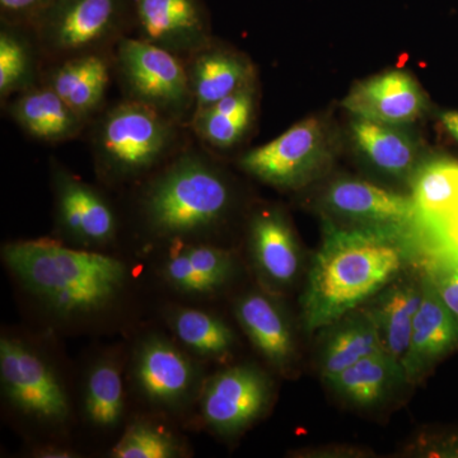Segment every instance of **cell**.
<instances>
[{"instance_id":"3957f363","label":"cell","mask_w":458,"mask_h":458,"mask_svg":"<svg viewBox=\"0 0 458 458\" xmlns=\"http://www.w3.org/2000/svg\"><path fill=\"white\" fill-rule=\"evenodd\" d=\"M233 190L198 153L174 159L150 181L140 200L144 225L158 240L183 243L209 236L233 208Z\"/></svg>"},{"instance_id":"8992f818","label":"cell","mask_w":458,"mask_h":458,"mask_svg":"<svg viewBox=\"0 0 458 458\" xmlns=\"http://www.w3.org/2000/svg\"><path fill=\"white\" fill-rule=\"evenodd\" d=\"M134 20V0H54L33 21L45 50L68 57L93 53Z\"/></svg>"},{"instance_id":"f1b7e54d","label":"cell","mask_w":458,"mask_h":458,"mask_svg":"<svg viewBox=\"0 0 458 458\" xmlns=\"http://www.w3.org/2000/svg\"><path fill=\"white\" fill-rule=\"evenodd\" d=\"M125 394L116 361L101 360L90 367L84 385L83 412L98 429H114L123 417Z\"/></svg>"},{"instance_id":"277c9868","label":"cell","mask_w":458,"mask_h":458,"mask_svg":"<svg viewBox=\"0 0 458 458\" xmlns=\"http://www.w3.org/2000/svg\"><path fill=\"white\" fill-rule=\"evenodd\" d=\"M176 140L174 120L129 99L102 117L93 147L102 174L108 180L126 182L164 162Z\"/></svg>"},{"instance_id":"d4e9b609","label":"cell","mask_w":458,"mask_h":458,"mask_svg":"<svg viewBox=\"0 0 458 458\" xmlns=\"http://www.w3.org/2000/svg\"><path fill=\"white\" fill-rule=\"evenodd\" d=\"M409 182L421 236L458 212V162L448 158L421 161Z\"/></svg>"},{"instance_id":"9c48e42d","label":"cell","mask_w":458,"mask_h":458,"mask_svg":"<svg viewBox=\"0 0 458 458\" xmlns=\"http://www.w3.org/2000/svg\"><path fill=\"white\" fill-rule=\"evenodd\" d=\"M271 397L273 385L260 369L251 364L228 367L205 384L201 417L214 433L237 436L267 411Z\"/></svg>"},{"instance_id":"2e32d148","label":"cell","mask_w":458,"mask_h":458,"mask_svg":"<svg viewBox=\"0 0 458 458\" xmlns=\"http://www.w3.org/2000/svg\"><path fill=\"white\" fill-rule=\"evenodd\" d=\"M234 315L264 360L282 375L291 376L297 366V339L279 301L267 292H247L234 303Z\"/></svg>"},{"instance_id":"4fadbf2b","label":"cell","mask_w":458,"mask_h":458,"mask_svg":"<svg viewBox=\"0 0 458 458\" xmlns=\"http://www.w3.org/2000/svg\"><path fill=\"white\" fill-rule=\"evenodd\" d=\"M249 251L259 280L269 292L283 293L300 279L302 250L291 223L278 208H264L252 216Z\"/></svg>"},{"instance_id":"d590c367","label":"cell","mask_w":458,"mask_h":458,"mask_svg":"<svg viewBox=\"0 0 458 458\" xmlns=\"http://www.w3.org/2000/svg\"><path fill=\"white\" fill-rule=\"evenodd\" d=\"M33 456L41 458H71L75 457L74 452L60 447H42L40 450L33 452Z\"/></svg>"},{"instance_id":"7a4b0ae2","label":"cell","mask_w":458,"mask_h":458,"mask_svg":"<svg viewBox=\"0 0 458 458\" xmlns=\"http://www.w3.org/2000/svg\"><path fill=\"white\" fill-rule=\"evenodd\" d=\"M3 260L20 284L56 318H89L113 307L128 285L123 262L56 241L8 243Z\"/></svg>"},{"instance_id":"83f0119b","label":"cell","mask_w":458,"mask_h":458,"mask_svg":"<svg viewBox=\"0 0 458 458\" xmlns=\"http://www.w3.org/2000/svg\"><path fill=\"white\" fill-rule=\"evenodd\" d=\"M255 108V89H238L216 105L192 116L198 137L219 149L240 143L251 125Z\"/></svg>"},{"instance_id":"6da1fadb","label":"cell","mask_w":458,"mask_h":458,"mask_svg":"<svg viewBox=\"0 0 458 458\" xmlns=\"http://www.w3.org/2000/svg\"><path fill=\"white\" fill-rule=\"evenodd\" d=\"M420 240L417 229L325 222L301 298L304 330L318 333L364 306L417 260Z\"/></svg>"},{"instance_id":"44dd1931","label":"cell","mask_w":458,"mask_h":458,"mask_svg":"<svg viewBox=\"0 0 458 458\" xmlns=\"http://www.w3.org/2000/svg\"><path fill=\"white\" fill-rule=\"evenodd\" d=\"M354 146L376 170L396 179H411L421 164L420 147L401 126L352 116Z\"/></svg>"},{"instance_id":"ba28073f","label":"cell","mask_w":458,"mask_h":458,"mask_svg":"<svg viewBox=\"0 0 458 458\" xmlns=\"http://www.w3.org/2000/svg\"><path fill=\"white\" fill-rule=\"evenodd\" d=\"M117 68L131 99L176 122L194 107L188 69L179 56L144 38H123Z\"/></svg>"},{"instance_id":"f546056e","label":"cell","mask_w":458,"mask_h":458,"mask_svg":"<svg viewBox=\"0 0 458 458\" xmlns=\"http://www.w3.org/2000/svg\"><path fill=\"white\" fill-rule=\"evenodd\" d=\"M182 454L174 434L149 421H135L128 428L111 456L116 458H172Z\"/></svg>"},{"instance_id":"1f68e13d","label":"cell","mask_w":458,"mask_h":458,"mask_svg":"<svg viewBox=\"0 0 458 458\" xmlns=\"http://www.w3.org/2000/svg\"><path fill=\"white\" fill-rule=\"evenodd\" d=\"M420 265L437 293L458 319V254L430 252L424 255Z\"/></svg>"},{"instance_id":"7c38bea8","label":"cell","mask_w":458,"mask_h":458,"mask_svg":"<svg viewBox=\"0 0 458 458\" xmlns=\"http://www.w3.org/2000/svg\"><path fill=\"white\" fill-rule=\"evenodd\" d=\"M57 231L80 249H99L114 240L116 216L106 199L60 167H54Z\"/></svg>"},{"instance_id":"d6a6232c","label":"cell","mask_w":458,"mask_h":458,"mask_svg":"<svg viewBox=\"0 0 458 458\" xmlns=\"http://www.w3.org/2000/svg\"><path fill=\"white\" fill-rule=\"evenodd\" d=\"M54 0H0L3 22L11 26L30 25Z\"/></svg>"},{"instance_id":"5b68a950","label":"cell","mask_w":458,"mask_h":458,"mask_svg":"<svg viewBox=\"0 0 458 458\" xmlns=\"http://www.w3.org/2000/svg\"><path fill=\"white\" fill-rule=\"evenodd\" d=\"M334 141L321 117H307L276 140L247 152L240 167L280 190L302 189L322 176L333 159Z\"/></svg>"},{"instance_id":"ac0fdd59","label":"cell","mask_w":458,"mask_h":458,"mask_svg":"<svg viewBox=\"0 0 458 458\" xmlns=\"http://www.w3.org/2000/svg\"><path fill=\"white\" fill-rule=\"evenodd\" d=\"M423 298V273L401 274L364 304L378 334L382 349L403 363L412 325Z\"/></svg>"},{"instance_id":"603a6c76","label":"cell","mask_w":458,"mask_h":458,"mask_svg":"<svg viewBox=\"0 0 458 458\" xmlns=\"http://www.w3.org/2000/svg\"><path fill=\"white\" fill-rule=\"evenodd\" d=\"M192 55L188 72L194 114L252 83V65L240 54L209 44Z\"/></svg>"},{"instance_id":"5bb4252c","label":"cell","mask_w":458,"mask_h":458,"mask_svg":"<svg viewBox=\"0 0 458 458\" xmlns=\"http://www.w3.org/2000/svg\"><path fill=\"white\" fill-rule=\"evenodd\" d=\"M342 105L352 116L403 126L421 119L429 99L408 72L388 71L355 84Z\"/></svg>"},{"instance_id":"8fae6325","label":"cell","mask_w":458,"mask_h":458,"mask_svg":"<svg viewBox=\"0 0 458 458\" xmlns=\"http://www.w3.org/2000/svg\"><path fill=\"white\" fill-rule=\"evenodd\" d=\"M132 377L141 396L161 409L188 403L199 382L194 361L162 336L141 340L132 358Z\"/></svg>"},{"instance_id":"cb8c5ba5","label":"cell","mask_w":458,"mask_h":458,"mask_svg":"<svg viewBox=\"0 0 458 458\" xmlns=\"http://www.w3.org/2000/svg\"><path fill=\"white\" fill-rule=\"evenodd\" d=\"M11 114L33 138L53 143L78 137L86 123L49 86L27 89L12 104Z\"/></svg>"},{"instance_id":"7402d4cb","label":"cell","mask_w":458,"mask_h":458,"mask_svg":"<svg viewBox=\"0 0 458 458\" xmlns=\"http://www.w3.org/2000/svg\"><path fill=\"white\" fill-rule=\"evenodd\" d=\"M318 367L322 379L333 378L367 355L384 351L378 334L363 307L319 330Z\"/></svg>"},{"instance_id":"484cf974","label":"cell","mask_w":458,"mask_h":458,"mask_svg":"<svg viewBox=\"0 0 458 458\" xmlns=\"http://www.w3.org/2000/svg\"><path fill=\"white\" fill-rule=\"evenodd\" d=\"M110 84V65L98 53L68 57L50 75L49 84L81 116L95 113Z\"/></svg>"},{"instance_id":"e575fe53","label":"cell","mask_w":458,"mask_h":458,"mask_svg":"<svg viewBox=\"0 0 458 458\" xmlns=\"http://www.w3.org/2000/svg\"><path fill=\"white\" fill-rule=\"evenodd\" d=\"M439 120L445 131L451 135L454 140L458 141V111L445 110L439 113Z\"/></svg>"},{"instance_id":"4dcf8cb0","label":"cell","mask_w":458,"mask_h":458,"mask_svg":"<svg viewBox=\"0 0 458 458\" xmlns=\"http://www.w3.org/2000/svg\"><path fill=\"white\" fill-rule=\"evenodd\" d=\"M33 64L31 51L25 40L12 30L11 25L0 35V93L8 98L11 93L25 89L31 83Z\"/></svg>"},{"instance_id":"ffe728a7","label":"cell","mask_w":458,"mask_h":458,"mask_svg":"<svg viewBox=\"0 0 458 458\" xmlns=\"http://www.w3.org/2000/svg\"><path fill=\"white\" fill-rule=\"evenodd\" d=\"M325 382L352 408L373 409L393 397L408 379L401 361L378 351Z\"/></svg>"},{"instance_id":"4316f807","label":"cell","mask_w":458,"mask_h":458,"mask_svg":"<svg viewBox=\"0 0 458 458\" xmlns=\"http://www.w3.org/2000/svg\"><path fill=\"white\" fill-rule=\"evenodd\" d=\"M165 318L181 345L203 360H225L236 346L233 330L213 313L176 306Z\"/></svg>"},{"instance_id":"9a60e30c","label":"cell","mask_w":458,"mask_h":458,"mask_svg":"<svg viewBox=\"0 0 458 458\" xmlns=\"http://www.w3.org/2000/svg\"><path fill=\"white\" fill-rule=\"evenodd\" d=\"M141 38L180 54H195L210 44V25L201 0H134Z\"/></svg>"},{"instance_id":"e0dca14e","label":"cell","mask_w":458,"mask_h":458,"mask_svg":"<svg viewBox=\"0 0 458 458\" xmlns=\"http://www.w3.org/2000/svg\"><path fill=\"white\" fill-rule=\"evenodd\" d=\"M457 351L458 319L423 273V298L403 360L408 384L423 381L439 361Z\"/></svg>"},{"instance_id":"836d02e7","label":"cell","mask_w":458,"mask_h":458,"mask_svg":"<svg viewBox=\"0 0 458 458\" xmlns=\"http://www.w3.org/2000/svg\"><path fill=\"white\" fill-rule=\"evenodd\" d=\"M421 454L429 457H458V433H445L421 439Z\"/></svg>"},{"instance_id":"52a82bcc","label":"cell","mask_w":458,"mask_h":458,"mask_svg":"<svg viewBox=\"0 0 458 458\" xmlns=\"http://www.w3.org/2000/svg\"><path fill=\"white\" fill-rule=\"evenodd\" d=\"M2 393L22 417L62 426L71 417V401L62 379L49 361L16 337L0 340Z\"/></svg>"},{"instance_id":"d6986e66","label":"cell","mask_w":458,"mask_h":458,"mask_svg":"<svg viewBox=\"0 0 458 458\" xmlns=\"http://www.w3.org/2000/svg\"><path fill=\"white\" fill-rule=\"evenodd\" d=\"M236 261L228 250L191 242L165 259L161 276L171 288L186 295H210L233 278Z\"/></svg>"},{"instance_id":"30bf717a","label":"cell","mask_w":458,"mask_h":458,"mask_svg":"<svg viewBox=\"0 0 458 458\" xmlns=\"http://www.w3.org/2000/svg\"><path fill=\"white\" fill-rule=\"evenodd\" d=\"M321 201L333 221L418 231V212L411 197L379 188L367 181L348 177L334 180L325 189Z\"/></svg>"}]
</instances>
